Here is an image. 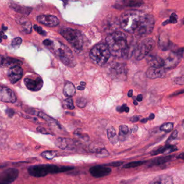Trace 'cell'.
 <instances>
[{
	"label": "cell",
	"mask_w": 184,
	"mask_h": 184,
	"mask_svg": "<svg viewBox=\"0 0 184 184\" xmlns=\"http://www.w3.org/2000/svg\"><path fill=\"white\" fill-rule=\"evenodd\" d=\"M122 28L129 33L144 36L152 33L154 26L152 15L139 10H129L124 12L119 19Z\"/></svg>",
	"instance_id": "obj_1"
},
{
	"label": "cell",
	"mask_w": 184,
	"mask_h": 184,
	"mask_svg": "<svg viewBox=\"0 0 184 184\" xmlns=\"http://www.w3.org/2000/svg\"><path fill=\"white\" fill-rule=\"evenodd\" d=\"M106 46L110 54L115 57H123L128 50V40L125 34L116 31L106 38Z\"/></svg>",
	"instance_id": "obj_2"
},
{
	"label": "cell",
	"mask_w": 184,
	"mask_h": 184,
	"mask_svg": "<svg viewBox=\"0 0 184 184\" xmlns=\"http://www.w3.org/2000/svg\"><path fill=\"white\" fill-rule=\"evenodd\" d=\"M74 168L66 166H58L54 164H38L31 166L28 169L31 176L36 178L45 177L49 174H57L73 170Z\"/></svg>",
	"instance_id": "obj_3"
},
{
	"label": "cell",
	"mask_w": 184,
	"mask_h": 184,
	"mask_svg": "<svg viewBox=\"0 0 184 184\" xmlns=\"http://www.w3.org/2000/svg\"><path fill=\"white\" fill-rule=\"evenodd\" d=\"M54 54L59 58L65 65L72 66L74 64V58L70 49L62 43L57 41L53 42L50 47Z\"/></svg>",
	"instance_id": "obj_4"
},
{
	"label": "cell",
	"mask_w": 184,
	"mask_h": 184,
	"mask_svg": "<svg viewBox=\"0 0 184 184\" xmlns=\"http://www.w3.org/2000/svg\"><path fill=\"white\" fill-rule=\"evenodd\" d=\"M111 56L109 49L104 44H99L92 48L90 52V58L97 65H104Z\"/></svg>",
	"instance_id": "obj_5"
},
{
	"label": "cell",
	"mask_w": 184,
	"mask_h": 184,
	"mask_svg": "<svg viewBox=\"0 0 184 184\" xmlns=\"http://www.w3.org/2000/svg\"><path fill=\"white\" fill-rule=\"evenodd\" d=\"M61 34L76 49H80L83 47V36L80 31L70 28H65L62 29Z\"/></svg>",
	"instance_id": "obj_6"
},
{
	"label": "cell",
	"mask_w": 184,
	"mask_h": 184,
	"mask_svg": "<svg viewBox=\"0 0 184 184\" xmlns=\"http://www.w3.org/2000/svg\"><path fill=\"white\" fill-rule=\"evenodd\" d=\"M155 42L152 38H147L142 41L135 51V57L137 60L143 59L154 49Z\"/></svg>",
	"instance_id": "obj_7"
},
{
	"label": "cell",
	"mask_w": 184,
	"mask_h": 184,
	"mask_svg": "<svg viewBox=\"0 0 184 184\" xmlns=\"http://www.w3.org/2000/svg\"><path fill=\"white\" fill-rule=\"evenodd\" d=\"M108 71L110 77L113 79L124 80L126 78L128 70L126 65L123 63L113 62L109 66Z\"/></svg>",
	"instance_id": "obj_8"
},
{
	"label": "cell",
	"mask_w": 184,
	"mask_h": 184,
	"mask_svg": "<svg viewBox=\"0 0 184 184\" xmlns=\"http://www.w3.org/2000/svg\"><path fill=\"white\" fill-rule=\"evenodd\" d=\"M19 171L15 168H9L0 173V184H10L19 177Z\"/></svg>",
	"instance_id": "obj_9"
},
{
	"label": "cell",
	"mask_w": 184,
	"mask_h": 184,
	"mask_svg": "<svg viewBox=\"0 0 184 184\" xmlns=\"http://www.w3.org/2000/svg\"><path fill=\"white\" fill-rule=\"evenodd\" d=\"M183 55V48H182L177 52H173L170 54L164 61L165 69H172L177 66L179 63L181 58Z\"/></svg>",
	"instance_id": "obj_10"
},
{
	"label": "cell",
	"mask_w": 184,
	"mask_h": 184,
	"mask_svg": "<svg viewBox=\"0 0 184 184\" xmlns=\"http://www.w3.org/2000/svg\"><path fill=\"white\" fill-rule=\"evenodd\" d=\"M24 83L27 88L31 91L40 90L43 85V81L40 77H27L24 80Z\"/></svg>",
	"instance_id": "obj_11"
},
{
	"label": "cell",
	"mask_w": 184,
	"mask_h": 184,
	"mask_svg": "<svg viewBox=\"0 0 184 184\" xmlns=\"http://www.w3.org/2000/svg\"><path fill=\"white\" fill-rule=\"evenodd\" d=\"M0 101L5 103H14L16 101V96L9 87L0 86Z\"/></svg>",
	"instance_id": "obj_12"
},
{
	"label": "cell",
	"mask_w": 184,
	"mask_h": 184,
	"mask_svg": "<svg viewBox=\"0 0 184 184\" xmlns=\"http://www.w3.org/2000/svg\"><path fill=\"white\" fill-rule=\"evenodd\" d=\"M55 145L62 150H73L77 146V142L70 138H58L55 140Z\"/></svg>",
	"instance_id": "obj_13"
},
{
	"label": "cell",
	"mask_w": 184,
	"mask_h": 184,
	"mask_svg": "<svg viewBox=\"0 0 184 184\" xmlns=\"http://www.w3.org/2000/svg\"><path fill=\"white\" fill-rule=\"evenodd\" d=\"M38 22L46 26L53 27L59 24V19L55 16L50 15H42L37 18Z\"/></svg>",
	"instance_id": "obj_14"
},
{
	"label": "cell",
	"mask_w": 184,
	"mask_h": 184,
	"mask_svg": "<svg viewBox=\"0 0 184 184\" xmlns=\"http://www.w3.org/2000/svg\"><path fill=\"white\" fill-rule=\"evenodd\" d=\"M23 74V69L20 66H15L9 69L7 75L10 83L15 84L21 79Z\"/></svg>",
	"instance_id": "obj_15"
},
{
	"label": "cell",
	"mask_w": 184,
	"mask_h": 184,
	"mask_svg": "<svg viewBox=\"0 0 184 184\" xmlns=\"http://www.w3.org/2000/svg\"><path fill=\"white\" fill-rule=\"evenodd\" d=\"M90 172L93 177L101 178L109 175L111 172V169L104 166H94L90 168Z\"/></svg>",
	"instance_id": "obj_16"
},
{
	"label": "cell",
	"mask_w": 184,
	"mask_h": 184,
	"mask_svg": "<svg viewBox=\"0 0 184 184\" xmlns=\"http://www.w3.org/2000/svg\"><path fill=\"white\" fill-rule=\"evenodd\" d=\"M22 62L19 59L0 55V67L12 68L15 66H20Z\"/></svg>",
	"instance_id": "obj_17"
},
{
	"label": "cell",
	"mask_w": 184,
	"mask_h": 184,
	"mask_svg": "<svg viewBox=\"0 0 184 184\" xmlns=\"http://www.w3.org/2000/svg\"><path fill=\"white\" fill-rule=\"evenodd\" d=\"M166 71L164 69L156 68L150 67L146 73L147 77L151 79L164 78L166 76Z\"/></svg>",
	"instance_id": "obj_18"
},
{
	"label": "cell",
	"mask_w": 184,
	"mask_h": 184,
	"mask_svg": "<svg viewBox=\"0 0 184 184\" xmlns=\"http://www.w3.org/2000/svg\"><path fill=\"white\" fill-rule=\"evenodd\" d=\"M27 112L30 114L31 115H36V116H37L38 117H40V118H42L44 120H45L46 122H49V123L51 124H54L56 125L57 126H58L60 129H61V126L58 123V122H57L56 120L54 119V118H51V117L47 115V114L43 112L42 111H37L35 109H30L29 110L27 111Z\"/></svg>",
	"instance_id": "obj_19"
},
{
	"label": "cell",
	"mask_w": 184,
	"mask_h": 184,
	"mask_svg": "<svg viewBox=\"0 0 184 184\" xmlns=\"http://www.w3.org/2000/svg\"><path fill=\"white\" fill-rule=\"evenodd\" d=\"M147 62L151 67L156 68H162L164 66V60L157 56H150L147 58Z\"/></svg>",
	"instance_id": "obj_20"
},
{
	"label": "cell",
	"mask_w": 184,
	"mask_h": 184,
	"mask_svg": "<svg viewBox=\"0 0 184 184\" xmlns=\"http://www.w3.org/2000/svg\"><path fill=\"white\" fill-rule=\"evenodd\" d=\"M149 184H174L172 177L168 175H161L156 177Z\"/></svg>",
	"instance_id": "obj_21"
},
{
	"label": "cell",
	"mask_w": 184,
	"mask_h": 184,
	"mask_svg": "<svg viewBox=\"0 0 184 184\" xmlns=\"http://www.w3.org/2000/svg\"><path fill=\"white\" fill-rule=\"evenodd\" d=\"M21 27L22 31L25 34H30L31 32V23L24 18L18 19L17 22Z\"/></svg>",
	"instance_id": "obj_22"
},
{
	"label": "cell",
	"mask_w": 184,
	"mask_h": 184,
	"mask_svg": "<svg viewBox=\"0 0 184 184\" xmlns=\"http://www.w3.org/2000/svg\"><path fill=\"white\" fill-rule=\"evenodd\" d=\"M177 150V147L173 145H167L165 147H162L161 148L157 149V150L154 151L152 153V155L154 156V155H157L158 154H164V153H171L175 152Z\"/></svg>",
	"instance_id": "obj_23"
},
{
	"label": "cell",
	"mask_w": 184,
	"mask_h": 184,
	"mask_svg": "<svg viewBox=\"0 0 184 184\" xmlns=\"http://www.w3.org/2000/svg\"><path fill=\"white\" fill-rule=\"evenodd\" d=\"M171 44L170 41L168 36L161 34L159 39V46L161 49L163 50H167L168 49Z\"/></svg>",
	"instance_id": "obj_24"
},
{
	"label": "cell",
	"mask_w": 184,
	"mask_h": 184,
	"mask_svg": "<svg viewBox=\"0 0 184 184\" xmlns=\"http://www.w3.org/2000/svg\"><path fill=\"white\" fill-rule=\"evenodd\" d=\"M64 94L66 97H70L73 96L75 94L76 89L73 83L68 82L65 83L63 89Z\"/></svg>",
	"instance_id": "obj_25"
},
{
	"label": "cell",
	"mask_w": 184,
	"mask_h": 184,
	"mask_svg": "<svg viewBox=\"0 0 184 184\" xmlns=\"http://www.w3.org/2000/svg\"><path fill=\"white\" fill-rule=\"evenodd\" d=\"M11 7L13 8V9L15 10L17 12L20 13V14H23L26 15H28L32 11L31 8L25 7L23 5H19L16 4H12L11 5Z\"/></svg>",
	"instance_id": "obj_26"
},
{
	"label": "cell",
	"mask_w": 184,
	"mask_h": 184,
	"mask_svg": "<svg viewBox=\"0 0 184 184\" xmlns=\"http://www.w3.org/2000/svg\"><path fill=\"white\" fill-rule=\"evenodd\" d=\"M107 135L112 144H116L118 141V137L116 134V130L113 127L108 128L107 130Z\"/></svg>",
	"instance_id": "obj_27"
},
{
	"label": "cell",
	"mask_w": 184,
	"mask_h": 184,
	"mask_svg": "<svg viewBox=\"0 0 184 184\" xmlns=\"http://www.w3.org/2000/svg\"><path fill=\"white\" fill-rule=\"evenodd\" d=\"M57 152L56 151H45L42 152L41 156L44 159L51 160L57 156Z\"/></svg>",
	"instance_id": "obj_28"
},
{
	"label": "cell",
	"mask_w": 184,
	"mask_h": 184,
	"mask_svg": "<svg viewBox=\"0 0 184 184\" xmlns=\"http://www.w3.org/2000/svg\"><path fill=\"white\" fill-rule=\"evenodd\" d=\"M119 139L121 140H124V138L128 134V132H129L128 127L126 125H122L119 126Z\"/></svg>",
	"instance_id": "obj_29"
},
{
	"label": "cell",
	"mask_w": 184,
	"mask_h": 184,
	"mask_svg": "<svg viewBox=\"0 0 184 184\" xmlns=\"http://www.w3.org/2000/svg\"><path fill=\"white\" fill-rule=\"evenodd\" d=\"M173 157H174L173 156H167V157L158 158V159H157L155 161H154V165H161V164H163L164 163H166L168 161H171Z\"/></svg>",
	"instance_id": "obj_30"
},
{
	"label": "cell",
	"mask_w": 184,
	"mask_h": 184,
	"mask_svg": "<svg viewBox=\"0 0 184 184\" xmlns=\"http://www.w3.org/2000/svg\"><path fill=\"white\" fill-rule=\"evenodd\" d=\"M63 105L65 109H68L69 110H73L75 108L73 101L71 98H68L67 99H65L63 102Z\"/></svg>",
	"instance_id": "obj_31"
},
{
	"label": "cell",
	"mask_w": 184,
	"mask_h": 184,
	"mask_svg": "<svg viewBox=\"0 0 184 184\" xmlns=\"http://www.w3.org/2000/svg\"><path fill=\"white\" fill-rule=\"evenodd\" d=\"M125 3V5H126L127 6L131 7H140L141 6L143 2L140 1H124Z\"/></svg>",
	"instance_id": "obj_32"
},
{
	"label": "cell",
	"mask_w": 184,
	"mask_h": 184,
	"mask_svg": "<svg viewBox=\"0 0 184 184\" xmlns=\"http://www.w3.org/2000/svg\"><path fill=\"white\" fill-rule=\"evenodd\" d=\"M173 129V124L172 123H167L164 124L163 125L161 126V131H163L164 132H169L171 131Z\"/></svg>",
	"instance_id": "obj_33"
},
{
	"label": "cell",
	"mask_w": 184,
	"mask_h": 184,
	"mask_svg": "<svg viewBox=\"0 0 184 184\" xmlns=\"http://www.w3.org/2000/svg\"><path fill=\"white\" fill-rule=\"evenodd\" d=\"M177 19H178V16L176 14L172 13L170 16V19L164 22L163 23V26H165L166 24L169 23H177Z\"/></svg>",
	"instance_id": "obj_34"
},
{
	"label": "cell",
	"mask_w": 184,
	"mask_h": 184,
	"mask_svg": "<svg viewBox=\"0 0 184 184\" xmlns=\"http://www.w3.org/2000/svg\"><path fill=\"white\" fill-rule=\"evenodd\" d=\"M144 163H145V161H143L131 162V163H128L127 164H126L124 168H136V167H138L139 166L142 165Z\"/></svg>",
	"instance_id": "obj_35"
},
{
	"label": "cell",
	"mask_w": 184,
	"mask_h": 184,
	"mask_svg": "<svg viewBox=\"0 0 184 184\" xmlns=\"http://www.w3.org/2000/svg\"><path fill=\"white\" fill-rule=\"evenodd\" d=\"M87 103V101L86 99L83 97H80L78 98V99H77L76 101V104L80 108H84Z\"/></svg>",
	"instance_id": "obj_36"
},
{
	"label": "cell",
	"mask_w": 184,
	"mask_h": 184,
	"mask_svg": "<svg viewBox=\"0 0 184 184\" xmlns=\"http://www.w3.org/2000/svg\"><path fill=\"white\" fill-rule=\"evenodd\" d=\"M22 42V40L21 38H15L12 41V45L14 47H19V45L21 44Z\"/></svg>",
	"instance_id": "obj_37"
},
{
	"label": "cell",
	"mask_w": 184,
	"mask_h": 184,
	"mask_svg": "<svg viewBox=\"0 0 184 184\" xmlns=\"http://www.w3.org/2000/svg\"><path fill=\"white\" fill-rule=\"evenodd\" d=\"M75 134L76 136H77L78 138H80V139H83L84 140H87L89 139V137L88 136H85V134H82V132H80V130H77L75 132Z\"/></svg>",
	"instance_id": "obj_38"
},
{
	"label": "cell",
	"mask_w": 184,
	"mask_h": 184,
	"mask_svg": "<svg viewBox=\"0 0 184 184\" xmlns=\"http://www.w3.org/2000/svg\"><path fill=\"white\" fill-rule=\"evenodd\" d=\"M34 29L38 33L40 34V35L42 36H46L47 33L46 31L43 30L42 27L40 26H38L37 25H34Z\"/></svg>",
	"instance_id": "obj_39"
},
{
	"label": "cell",
	"mask_w": 184,
	"mask_h": 184,
	"mask_svg": "<svg viewBox=\"0 0 184 184\" xmlns=\"http://www.w3.org/2000/svg\"><path fill=\"white\" fill-rule=\"evenodd\" d=\"M117 110L119 112H125L128 113V112H129V107H128L126 104H124L122 106H118V107H117Z\"/></svg>",
	"instance_id": "obj_40"
},
{
	"label": "cell",
	"mask_w": 184,
	"mask_h": 184,
	"mask_svg": "<svg viewBox=\"0 0 184 184\" xmlns=\"http://www.w3.org/2000/svg\"><path fill=\"white\" fill-rule=\"evenodd\" d=\"M37 131L38 132H40L41 133H42L44 135H52L51 133H50L49 131L45 129V128H42V127H38L37 128Z\"/></svg>",
	"instance_id": "obj_41"
},
{
	"label": "cell",
	"mask_w": 184,
	"mask_h": 184,
	"mask_svg": "<svg viewBox=\"0 0 184 184\" xmlns=\"http://www.w3.org/2000/svg\"><path fill=\"white\" fill-rule=\"evenodd\" d=\"M177 136H178V132H177V131H175L173 132L171 134V135L170 136V137H169V138L168 139V140H167L166 143H167L168 144V143L171 142V141H172V140L175 139V138H177Z\"/></svg>",
	"instance_id": "obj_42"
},
{
	"label": "cell",
	"mask_w": 184,
	"mask_h": 184,
	"mask_svg": "<svg viewBox=\"0 0 184 184\" xmlns=\"http://www.w3.org/2000/svg\"><path fill=\"white\" fill-rule=\"evenodd\" d=\"M43 43L46 47H50L52 45V44H53V41L51 40H50V39H47V40H45L43 42Z\"/></svg>",
	"instance_id": "obj_43"
},
{
	"label": "cell",
	"mask_w": 184,
	"mask_h": 184,
	"mask_svg": "<svg viewBox=\"0 0 184 184\" xmlns=\"http://www.w3.org/2000/svg\"><path fill=\"white\" fill-rule=\"evenodd\" d=\"M5 112L7 114L8 116L10 117H12V116L14 115L15 112L12 109H7L5 111Z\"/></svg>",
	"instance_id": "obj_44"
},
{
	"label": "cell",
	"mask_w": 184,
	"mask_h": 184,
	"mask_svg": "<svg viewBox=\"0 0 184 184\" xmlns=\"http://www.w3.org/2000/svg\"><path fill=\"white\" fill-rule=\"evenodd\" d=\"M2 38L7 39V36L5 35L2 31H0V43L2 42Z\"/></svg>",
	"instance_id": "obj_45"
},
{
	"label": "cell",
	"mask_w": 184,
	"mask_h": 184,
	"mask_svg": "<svg viewBox=\"0 0 184 184\" xmlns=\"http://www.w3.org/2000/svg\"><path fill=\"white\" fill-rule=\"evenodd\" d=\"M122 164H123L122 162H113V163L110 164L109 165H112L113 166H115V167H117V166H119L121 165Z\"/></svg>",
	"instance_id": "obj_46"
},
{
	"label": "cell",
	"mask_w": 184,
	"mask_h": 184,
	"mask_svg": "<svg viewBox=\"0 0 184 184\" xmlns=\"http://www.w3.org/2000/svg\"><path fill=\"white\" fill-rule=\"evenodd\" d=\"M139 117L136 116H133V117H132V118H131V121L133 123H135V122H138L139 120Z\"/></svg>",
	"instance_id": "obj_47"
},
{
	"label": "cell",
	"mask_w": 184,
	"mask_h": 184,
	"mask_svg": "<svg viewBox=\"0 0 184 184\" xmlns=\"http://www.w3.org/2000/svg\"><path fill=\"white\" fill-rule=\"evenodd\" d=\"M143 99V96L142 94H139L137 97V100L138 101H141Z\"/></svg>",
	"instance_id": "obj_48"
},
{
	"label": "cell",
	"mask_w": 184,
	"mask_h": 184,
	"mask_svg": "<svg viewBox=\"0 0 184 184\" xmlns=\"http://www.w3.org/2000/svg\"><path fill=\"white\" fill-rule=\"evenodd\" d=\"M154 117H155V116H154V113H151V115L149 116V118H148V120H152V119H154Z\"/></svg>",
	"instance_id": "obj_49"
},
{
	"label": "cell",
	"mask_w": 184,
	"mask_h": 184,
	"mask_svg": "<svg viewBox=\"0 0 184 184\" xmlns=\"http://www.w3.org/2000/svg\"><path fill=\"white\" fill-rule=\"evenodd\" d=\"M132 94H133V90H130V91L128 92V96L129 97H131L132 96Z\"/></svg>",
	"instance_id": "obj_50"
},
{
	"label": "cell",
	"mask_w": 184,
	"mask_h": 184,
	"mask_svg": "<svg viewBox=\"0 0 184 184\" xmlns=\"http://www.w3.org/2000/svg\"><path fill=\"white\" fill-rule=\"evenodd\" d=\"M77 89L79 90H83L85 89V87H82V86H78L77 87Z\"/></svg>",
	"instance_id": "obj_51"
},
{
	"label": "cell",
	"mask_w": 184,
	"mask_h": 184,
	"mask_svg": "<svg viewBox=\"0 0 184 184\" xmlns=\"http://www.w3.org/2000/svg\"><path fill=\"white\" fill-rule=\"evenodd\" d=\"M148 120V118H144L142 120H141V122L143 123H147V121Z\"/></svg>",
	"instance_id": "obj_52"
},
{
	"label": "cell",
	"mask_w": 184,
	"mask_h": 184,
	"mask_svg": "<svg viewBox=\"0 0 184 184\" xmlns=\"http://www.w3.org/2000/svg\"><path fill=\"white\" fill-rule=\"evenodd\" d=\"M177 158H181V159H184V154H183V153L181 154L180 156L179 155V156H178Z\"/></svg>",
	"instance_id": "obj_53"
},
{
	"label": "cell",
	"mask_w": 184,
	"mask_h": 184,
	"mask_svg": "<svg viewBox=\"0 0 184 184\" xmlns=\"http://www.w3.org/2000/svg\"><path fill=\"white\" fill-rule=\"evenodd\" d=\"M2 29L3 30L6 31L7 30L8 28L7 27L5 26H3V25Z\"/></svg>",
	"instance_id": "obj_54"
},
{
	"label": "cell",
	"mask_w": 184,
	"mask_h": 184,
	"mask_svg": "<svg viewBox=\"0 0 184 184\" xmlns=\"http://www.w3.org/2000/svg\"><path fill=\"white\" fill-rule=\"evenodd\" d=\"M80 85H81V86H82V87H84V86L85 85V84H86L85 82H81L80 83Z\"/></svg>",
	"instance_id": "obj_55"
},
{
	"label": "cell",
	"mask_w": 184,
	"mask_h": 184,
	"mask_svg": "<svg viewBox=\"0 0 184 184\" xmlns=\"http://www.w3.org/2000/svg\"><path fill=\"white\" fill-rule=\"evenodd\" d=\"M133 104L135 105H138V103H137V101H133Z\"/></svg>",
	"instance_id": "obj_56"
},
{
	"label": "cell",
	"mask_w": 184,
	"mask_h": 184,
	"mask_svg": "<svg viewBox=\"0 0 184 184\" xmlns=\"http://www.w3.org/2000/svg\"><path fill=\"white\" fill-rule=\"evenodd\" d=\"M2 124L0 123V130L2 129Z\"/></svg>",
	"instance_id": "obj_57"
}]
</instances>
